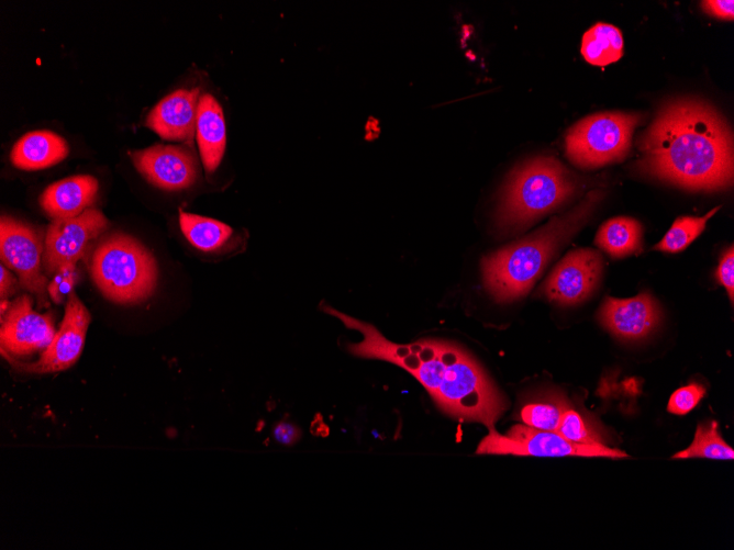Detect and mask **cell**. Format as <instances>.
Segmentation results:
<instances>
[{"label": "cell", "mask_w": 734, "mask_h": 550, "mask_svg": "<svg viewBox=\"0 0 734 550\" xmlns=\"http://www.w3.org/2000/svg\"><path fill=\"white\" fill-rule=\"evenodd\" d=\"M601 270L602 258L597 250H571L553 269L542 287V293L560 305L577 304L593 291Z\"/></svg>", "instance_id": "obj_12"}, {"label": "cell", "mask_w": 734, "mask_h": 550, "mask_svg": "<svg viewBox=\"0 0 734 550\" xmlns=\"http://www.w3.org/2000/svg\"><path fill=\"white\" fill-rule=\"evenodd\" d=\"M641 121V114L621 111L588 115L567 131L566 155L581 168L619 161L629 153L633 132Z\"/></svg>", "instance_id": "obj_6"}, {"label": "cell", "mask_w": 734, "mask_h": 550, "mask_svg": "<svg viewBox=\"0 0 734 550\" xmlns=\"http://www.w3.org/2000/svg\"><path fill=\"white\" fill-rule=\"evenodd\" d=\"M130 156L137 171L159 189L184 190L198 179L197 158L184 146L156 144L132 151Z\"/></svg>", "instance_id": "obj_13"}, {"label": "cell", "mask_w": 734, "mask_h": 550, "mask_svg": "<svg viewBox=\"0 0 734 550\" xmlns=\"http://www.w3.org/2000/svg\"><path fill=\"white\" fill-rule=\"evenodd\" d=\"M76 279L75 267L56 272L47 287L51 300L57 304L62 303L73 292Z\"/></svg>", "instance_id": "obj_27"}, {"label": "cell", "mask_w": 734, "mask_h": 550, "mask_svg": "<svg viewBox=\"0 0 734 550\" xmlns=\"http://www.w3.org/2000/svg\"><path fill=\"white\" fill-rule=\"evenodd\" d=\"M322 310L362 335L358 343L347 345L353 356L402 368L424 386L443 412L494 430L507 403L481 367L460 347L438 339L397 344L369 323L329 305Z\"/></svg>", "instance_id": "obj_1"}, {"label": "cell", "mask_w": 734, "mask_h": 550, "mask_svg": "<svg viewBox=\"0 0 734 550\" xmlns=\"http://www.w3.org/2000/svg\"><path fill=\"white\" fill-rule=\"evenodd\" d=\"M600 321L616 337L641 339L656 327L659 310L647 293L631 299L607 298L600 310Z\"/></svg>", "instance_id": "obj_14"}, {"label": "cell", "mask_w": 734, "mask_h": 550, "mask_svg": "<svg viewBox=\"0 0 734 550\" xmlns=\"http://www.w3.org/2000/svg\"><path fill=\"white\" fill-rule=\"evenodd\" d=\"M179 225L187 240L197 249L213 252L223 248L233 229L216 220L179 211Z\"/></svg>", "instance_id": "obj_19"}, {"label": "cell", "mask_w": 734, "mask_h": 550, "mask_svg": "<svg viewBox=\"0 0 734 550\" xmlns=\"http://www.w3.org/2000/svg\"><path fill=\"white\" fill-rule=\"evenodd\" d=\"M478 454H514L534 457H627L619 449L605 445H581L572 442L557 431L541 430L526 425H514L505 435L490 430L476 450Z\"/></svg>", "instance_id": "obj_7"}, {"label": "cell", "mask_w": 734, "mask_h": 550, "mask_svg": "<svg viewBox=\"0 0 734 550\" xmlns=\"http://www.w3.org/2000/svg\"><path fill=\"white\" fill-rule=\"evenodd\" d=\"M90 313L73 291L67 299L65 314L51 344L38 360L21 362L4 357L18 371L25 373H54L70 368L79 359L90 324Z\"/></svg>", "instance_id": "obj_10"}, {"label": "cell", "mask_w": 734, "mask_h": 550, "mask_svg": "<svg viewBox=\"0 0 734 550\" xmlns=\"http://www.w3.org/2000/svg\"><path fill=\"white\" fill-rule=\"evenodd\" d=\"M69 154L67 142L52 131H33L13 145L11 162L22 170H38L60 162Z\"/></svg>", "instance_id": "obj_18"}, {"label": "cell", "mask_w": 734, "mask_h": 550, "mask_svg": "<svg viewBox=\"0 0 734 550\" xmlns=\"http://www.w3.org/2000/svg\"><path fill=\"white\" fill-rule=\"evenodd\" d=\"M720 206L712 209L703 216H680L668 229L655 249L666 252H678L686 249L704 229L705 224Z\"/></svg>", "instance_id": "obj_24"}, {"label": "cell", "mask_w": 734, "mask_h": 550, "mask_svg": "<svg viewBox=\"0 0 734 550\" xmlns=\"http://www.w3.org/2000/svg\"><path fill=\"white\" fill-rule=\"evenodd\" d=\"M199 99V88L179 89L169 93L147 114V127L164 139H191L196 135Z\"/></svg>", "instance_id": "obj_15"}, {"label": "cell", "mask_w": 734, "mask_h": 550, "mask_svg": "<svg viewBox=\"0 0 734 550\" xmlns=\"http://www.w3.org/2000/svg\"><path fill=\"white\" fill-rule=\"evenodd\" d=\"M274 439L282 446H293L301 436V429L288 420L278 422L273 428Z\"/></svg>", "instance_id": "obj_29"}, {"label": "cell", "mask_w": 734, "mask_h": 550, "mask_svg": "<svg viewBox=\"0 0 734 550\" xmlns=\"http://www.w3.org/2000/svg\"><path fill=\"white\" fill-rule=\"evenodd\" d=\"M704 393L703 385L697 382L681 386L671 394L667 409L675 415H686L698 405Z\"/></svg>", "instance_id": "obj_26"}, {"label": "cell", "mask_w": 734, "mask_h": 550, "mask_svg": "<svg viewBox=\"0 0 734 550\" xmlns=\"http://www.w3.org/2000/svg\"><path fill=\"white\" fill-rule=\"evenodd\" d=\"M109 226L104 214L93 207L78 216L53 220L44 238L43 269L46 274L76 267L89 244Z\"/></svg>", "instance_id": "obj_9"}, {"label": "cell", "mask_w": 734, "mask_h": 550, "mask_svg": "<svg viewBox=\"0 0 734 550\" xmlns=\"http://www.w3.org/2000/svg\"><path fill=\"white\" fill-rule=\"evenodd\" d=\"M56 332L52 314L38 313L33 308L31 296L22 294L1 315V353L20 358L43 351Z\"/></svg>", "instance_id": "obj_11"}, {"label": "cell", "mask_w": 734, "mask_h": 550, "mask_svg": "<svg viewBox=\"0 0 734 550\" xmlns=\"http://www.w3.org/2000/svg\"><path fill=\"white\" fill-rule=\"evenodd\" d=\"M716 280L725 288L731 302L734 299V249L731 246L723 255L716 272Z\"/></svg>", "instance_id": "obj_28"}, {"label": "cell", "mask_w": 734, "mask_h": 550, "mask_svg": "<svg viewBox=\"0 0 734 550\" xmlns=\"http://www.w3.org/2000/svg\"><path fill=\"white\" fill-rule=\"evenodd\" d=\"M600 197L598 191L589 192L578 205L535 233L483 257L482 280L491 296L511 302L526 294L554 254L586 222Z\"/></svg>", "instance_id": "obj_3"}, {"label": "cell", "mask_w": 734, "mask_h": 550, "mask_svg": "<svg viewBox=\"0 0 734 550\" xmlns=\"http://www.w3.org/2000/svg\"><path fill=\"white\" fill-rule=\"evenodd\" d=\"M569 406V403L559 395L537 399L522 406L520 419L524 425L535 429L557 431L563 413Z\"/></svg>", "instance_id": "obj_23"}, {"label": "cell", "mask_w": 734, "mask_h": 550, "mask_svg": "<svg viewBox=\"0 0 734 550\" xmlns=\"http://www.w3.org/2000/svg\"><path fill=\"white\" fill-rule=\"evenodd\" d=\"M675 459L705 458L715 460H733V449L722 439L715 420L700 424L691 445L676 454Z\"/></svg>", "instance_id": "obj_22"}, {"label": "cell", "mask_w": 734, "mask_h": 550, "mask_svg": "<svg viewBox=\"0 0 734 550\" xmlns=\"http://www.w3.org/2000/svg\"><path fill=\"white\" fill-rule=\"evenodd\" d=\"M196 138L203 168L210 175L220 166L226 143L223 110L210 93L199 99Z\"/></svg>", "instance_id": "obj_17"}, {"label": "cell", "mask_w": 734, "mask_h": 550, "mask_svg": "<svg viewBox=\"0 0 734 550\" xmlns=\"http://www.w3.org/2000/svg\"><path fill=\"white\" fill-rule=\"evenodd\" d=\"M89 272L100 292L119 304H136L148 299L157 283L155 258L137 239L113 233L96 245Z\"/></svg>", "instance_id": "obj_5"}, {"label": "cell", "mask_w": 734, "mask_h": 550, "mask_svg": "<svg viewBox=\"0 0 734 550\" xmlns=\"http://www.w3.org/2000/svg\"><path fill=\"white\" fill-rule=\"evenodd\" d=\"M577 182L553 157H536L518 168L509 179L499 209V224L519 229L554 211L576 192Z\"/></svg>", "instance_id": "obj_4"}, {"label": "cell", "mask_w": 734, "mask_h": 550, "mask_svg": "<svg viewBox=\"0 0 734 550\" xmlns=\"http://www.w3.org/2000/svg\"><path fill=\"white\" fill-rule=\"evenodd\" d=\"M20 288H21L20 281L10 272V270L4 265H1L0 267L1 300H8V298L15 294Z\"/></svg>", "instance_id": "obj_31"}, {"label": "cell", "mask_w": 734, "mask_h": 550, "mask_svg": "<svg viewBox=\"0 0 734 550\" xmlns=\"http://www.w3.org/2000/svg\"><path fill=\"white\" fill-rule=\"evenodd\" d=\"M98 188L92 176L68 177L48 186L40 197V204L53 220L75 217L94 203Z\"/></svg>", "instance_id": "obj_16"}, {"label": "cell", "mask_w": 734, "mask_h": 550, "mask_svg": "<svg viewBox=\"0 0 734 550\" xmlns=\"http://www.w3.org/2000/svg\"><path fill=\"white\" fill-rule=\"evenodd\" d=\"M702 9L710 15L732 21L734 2L732 0H707L701 2Z\"/></svg>", "instance_id": "obj_30"}, {"label": "cell", "mask_w": 734, "mask_h": 550, "mask_svg": "<svg viewBox=\"0 0 734 550\" xmlns=\"http://www.w3.org/2000/svg\"><path fill=\"white\" fill-rule=\"evenodd\" d=\"M641 224L627 216L604 222L596 236V244L612 257H624L641 248Z\"/></svg>", "instance_id": "obj_20"}, {"label": "cell", "mask_w": 734, "mask_h": 550, "mask_svg": "<svg viewBox=\"0 0 734 550\" xmlns=\"http://www.w3.org/2000/svg\"><path fill=\"white\" fill-rule=\"evenodd\" d=\"M557 433L576 444L604 445L597 426L570 406L563 413Z\"/></svg>", "instance_id": "obj_25"}, {"label": "cell", "mask_w": 734, "mask_h": 550, "mask_svg": "<svg viewBox=\"0 0 734 550\" xmlns=\"http://www.w3.org/2000/svg\"><path fill=\"white\" fill-rule=\"evenodd\" d=\"M623 46V36L618 27L597 23L583 34L581 54L589 64L603 67L622 57Z\"/></svg>", "instance_id": "obj_21"}, {"label": "cell", "mask_w": 734, "mask_h": 550, "mask_svg": "<svg viewBox=\"0 0 734 550\" xmlns=\"http://www.w3.org/2000/svg\"><path fill=\"white\" fill-rule=\"evenodd\" d=\"M642 171L690 190L733 181V136L723 116L697 99L665 103L638 143Z\"/></svg>", "instance_id": "obj_2"}, {"label": "cell", "mask_w": 734, "mask_h": 550, "mask_svg": "<svg viewBox=\"0 0 734 550\" xmlns=\"http://www.w3.org/2000/svg\"><path fill=\"white\" fill-rule=\"evenodd\" d=\"M44 242L31 225L11 216L0 221V257L2 265L15 272L21 288L35 296L40 308L47 307L48 279L43 273Z\"/></svg>", "instance_id": "obj_8"}]
</instances>
